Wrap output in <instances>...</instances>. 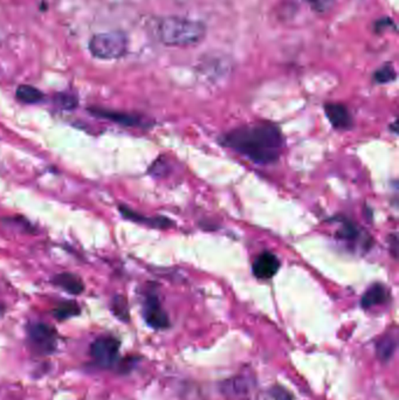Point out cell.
<instances>
[{
    "label": "cell",
    "mask_w": 399,
    "mask_h": 400,
    "mask_svg": "<svg viewBox=\"0 0 399 400\" xmlns=\"http://www.w3.org/2000/svg\"><path fill=\"white\" fill-rule=\"evenodd\" d=\"M223 145L231 148L254 163H274L283 148V133L274 124H253L231 130L223 137Z\"/></svg>",
    "instance_id": "obj_1"
},
{
    "label": "cell",
    "mask_w": 399,
    "mask_h": 400,
    "mask_svg": "<svg viewBox=\"0 0 399 400\" xmlns=\"http://www.w3.org/2000/svg\"><path fill=\"white\" fill-rule=\"evenodd\" d=\"M157 37L165 46L192 47L205 39L207 27L187 18H163L157 25Z\"/></svg>",
    "instance_id": "obj_2"
},
{
    "label": "cell",
    "mask_w": 399,
    "mask_h": 400,
    "mask_svg": "<svg viewBox=\"0 0 399 400\" xmlns=\"http://www.w3.org/2000/svg\"><path fill=\"white\" fill-rule=\"evenodd\" d=\"M128 50V38L121 30L95 34L89 41L90 53L102 60L124 57Z\"/></svg>",
    "instance_id": "obj_3"
},
{
    "label": "cell",
    "mask_w": 399,
    "mask_h": 400,
    "mask_svg": "<svg viewBox=\"0 0 399 400\" xmlns=\"http://www.w3.org/2000/svg\"><path fill=\"white\" fill-rule=\"evenodd\" d=\"M120 340L113 336L97 337L90 345L89 354L97 367L109 369L116 363L120 352Z\"/></svg>",
    "instance_id": "obj_4"
},
{
    "label": "cell",
    "mask_w": 399,
    "mask_h": 400,
    "mask_svg": "<svg viewBox=\"0 0 399 400\" xmlns=\"http://www.w3.org/2000/svg\"><path fill=\"white\" fill-rule=\"evenodd\" d=\"M28 340L34 350L40 355H52L57 350L58 333L48 324H31L28 327Z\"/></svg>",
    "instance_id": "obj_5"
},
{
    "label": "cell",
    "mask_w": 399,
    "mask_h": 400,
    "mask_svg": "<svg viewBox=\"0 0 399 400\" xmlns=\"http://www.w3.org/2000/svg\"><path fill=\"white\" fill-rule=\"evenodd\" d=\"M143 316L148 326L153 329L160 330V329H167L170 327L168 313L160 306L156 294H149L144 301Z\"/></svg>",
    "instance_id": "obj_6"
},
{
    "label": "cell",
    "mask_w": 399,
    "mask_h": 400,
    "mask_svg": "<svg viewBox=\"0 0 399 400\" xmlns=\"http://www.w3.org/2000/svg\"><path fill=\"white\" fill-rule=\"evenodd\" d=\"M280 268V261L270 252H263L256 257L253 262V273L258 279L268 280L278 273Z\"/></svg>",
    "instance_id": "obj_7"
},
{
    "label": "cell",
    "mask_w": 399,
    "mask_h": 400,
    "mask_svg": "<svg viewBox=\"0 0 399 400\" xmlns=\"http://www.w3.org/2000/svg\"><path fill=\"white\" fill-rule=\"evenodd\" d=\"M324 111L335 129L346 130L353 127V117L346 106L339 104H327L324 106Z\"/></svg>",
    "instance_id": "obj_8"
},
{
    "label": "cell",
    "mask_w": 399,
    "mask_h": 400,
    "mask_svg": "<svg viewBox=\"0 0 399 400\" xmlns=\"http://www.w3.org/2000/svg\"><path fill=\"white\" fill-rule=\"evenodd\" d=\"M89 111L95 116L102 117L115 123L122 124L124 127H141L143 124L140 117L133 113L108 111V109H100V108H93V109H89Z\"/></svg>",
    "instance_id": "obj_9"
},
{
    "label": "cell",
    "mask_w": 399,
    "mask_h": 400,
    "mask_svg": "<svg viewBox=\"0 0 399 400\" xmlns=\"http://www.w3.org/2000/svg\"><path fill=\"white\" fill-rule=\"evenodd\" d=\"M53 284L72 295H80L84 290V282L75 274H58L53 279Z\"/></svg>",
    "instance_id": "obj_10"
},
{
    "label": "cell",
    "mask_w": 399,
    "mask_h": 400,
    "mask_svg": "<svg viewBox=\"0 0 399 400\" xmlns=\"http://www.w3.org/2000/svg\"><path fill=\"white\" fill-rule=\"evenodd\" d=\"M388 299H389V293L386 288L381 284H373L363 295L361 306L364 309H369V308L384 304Z\"/></svg>",
    "instance_id": "obj_11"
},
{
    "label": "cell",
    "mask_w": 399,
    "mask_h": 400,
    "mask_svg": "<svg viewBox=\"0 0 399 400\" xmlns=\"http://www.w3.org/2000/svg\"><path fill=\"white\" fill-rule=\"evenodd\" d=\"M120 212L122 216L128 218L129 221H136V223H146L149 226L160 227V228H167V227L173 226V223L168 219V218H147L141 214L136 213L135 211L130 210L124 205H121Z\"/></svg>",
    "instance_id": "obj_12"
},
{
    "label": "cell",
    "mask_w": 399,
    "mask_h": 400,
    "mask_svg": "<svg viewBox=\"0 0 399 400\" xmlns=\"http://www.w3.org/2000/svg\"><path fill=\"white\" fill-rule=\"evenodd\" d=\"M248 382L243 377L233 378L223 384L224 394L229 397H243L248 394Z\"/></svg>",
    "instance_id": "obj_13"
},
{
    "label": "cell",
    "mask_w": 399,
    "mask_h": 400,
    "mask_svg": "<svg viewBox=\"0 0 399 400\" xmlns=\"http://www.w3.org/2000/svg\"><path fill=\"white\" fill-rule=\"evenodd\" d=\"M397 342L391 335H386L378 340L376 347L377 357L379 360L386 363L393 358L396 351Z\"/></svg>",
    "instance_id": "obj_14"
},
{
    "label": "cell",
    "mask_w": 399,
    "mask_h": 400,
    "mask_svg": "<svg viewBox=\"0 0 399 400\" xmlns=\"http://www.w3.org/2000/svg\"><path fill=\"white\" fill-rule=\"evenodd\" d=\"M16 95H17L18 100L27 104H39L43 99V94L41 90L37 89L33 86H28V84L19 86Z\"/></svg>",
    "instance_id": "obj_15"
},
{
    "label": "cell",
    "mask_w": 399,
    "mask_h": 400,
    "mask_svg": "<svg viewBox=\"0 0 399 400\" xmlns=\"http://www.w3.org/2000/svg\"><path fill=\"white\" fill-rule=\"evenodd\" d=\"M81 308L77 302L74 301H67L59 304L53 311V316L59 321L68 320L72 317L80 315Z\"/></svg>",
    "instance_id": "obj_16"
},
{
    "label": "cell",
    "mask_w": 399,
    "mask_h": 400,
    "mask_svg": "<svg viewBox=\"0 0 399 400\" xmlns=\"http://www.w3.org/2000/svg\"><path fill=\"white\" fill-rule=\"evenodd\" d=\"M111 311H113L114 315L117 318H120L121 321H124V322L129 321V307H128L126 297L121 296V295H116L114 297Z\"/></svg>",
    "instance_id": "obj_17"
},
{
    "label": "cell",
    "mask_w": 399,
    "mask_h": 400,
    "mask_svg": "<svg viewBox=\"0 0 399 400\" xmlns=\"http://www.w3.org/2000/svg\"><path fill=\"white\" fill-rule=\"evenodd\" d=\"M54 104H57L58 107L65 111H72L74 108L77 107V99L70 93H59L55 94L54 96Z\"/></svg>",
    "instance_id": "obj_18"
},
{
    "label": "cell",
    "mask_w": 399,
    "mask_h": 400,
    "mask_svg": "<svg viewBox=\"0 0 399 400\" xmlns=\"http://www.w3.org/2000/svg\"><path fill=\"white\" fill-rule=\"evenodd\" d=\"M260 400H293L292 394L281 387H270V390L261 394Z\"/></svg>",
    "instance_id": "obj_19"
},
{
    "label": "cell",
    "mask_w": 399,
    "mask_h": 400,
    "mask_svg": "<svg viewBox=\"0 0 399 400\" xmlns=\"http://www.w3.org/2000/svg\"><path fill=\"white\" fill-rule=\"evenodd\" d=\"M395 79H396V72L393 70L391 66L383 67L381 70H377L376 74H375V80L378 84H388Z\"/></svg>",
    "instance_id": "obj_20"
},
{
    "label": "cell",
    "mask_w": 399,
    "mask_h": 400,
    "mask_svg": "<svg viewBox=\"0 0 399 400\" xmlns=\"http://www.w3.org/2000/svg\"><path fill=\"white\" fill-rule=\"evenodd\" d=\"M317 13H324L334 5V0H305Z\"/></svg>",
    "instance_id": "obj_21"
},
{
    "label": "cell",
    "mask_w": 399,
    "mask_h": 400,
    "mask_svg": "<svg viewBox=\"0 0 399 400\" xmlns=\"http://www.w3.org/2000/svg\"><path fill=\"white\" fill-rule=\"evenodd\" d=\"M341 237L353 240V239H356L359 237V230L354 226L353 223H344L342 230H341Z\"/></svg>",
    "instance_id": "obj_22"
}]
</instances>
